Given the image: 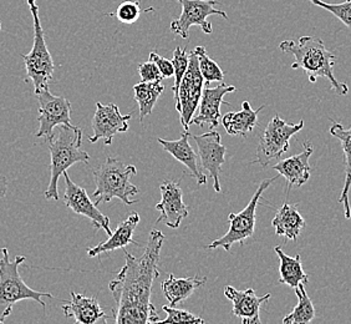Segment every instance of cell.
Listing matches in <instances>:
<instances>
[{
	"label": "cell",
	"instance_id": "7",
	"mask_svg": "<svg viewBox=\"0 0 351 324\" xmlns=\"http://www.w3.org/2000/svg\"><path fill=\"white\" fill-rule=\"evenodd\" d=\"M276 177L265 178L261 185L258 186L257 191L252 197L250 203L244 207L241 212L238 213H230L228 220H230V230L223 235L221 238L210 243L207 246V250H216V248H223L224 251H230L233 244H243L245 240L254 236V230H256V216H257V207L259 201L262 198L264 191L269 187L271 183L278 180Z\"/></svg>",
	"mask_w": 351,
	"mask_h": 324
},
{
	"label": "cell",
	"instance_id": "3",
	"mask_svg": "<svg viewBox=\"0 0 351 324\" xmlns=\"http://www.w3.org/2000/svg\"><path fill=\"white\" fill-rule=\"evenodd\" d=\"M47 146L50 150V183L44 196L47 200L58 201L59 189L58 183L61 175H64L73 165L77 162L88 163L90 155L82 149V128L74 125H60L58 126L56 134L51 139L47 140Z\"/></svg>",
	"mask_w": 351,
	"mask_h": 324
},
{
	"label": "cell",
	"instance_id": "10",
	"mask_svg": "<svg viewBox=\"0 0 351 324\" xmlns=\"http://www.w3.org/2000/svg\"><path fill=\"white\" fill-rule=\"evenodd\" d=\"M204 78L199 70L198 56L195 50L189 53V68L183 76L182 82L178 90V104L177 111L181 115V125L184 131H189L191 120L196 113L197 108L202 99Z\"/></svg>",
	"mask_w": 351,
	"mask_h": 324
},
{
	"label": "cell",
	"instance_id": "9",
	"mask_svg": "<svg viewBox=\"0 0 351 324\" xmlns=\"http://www.w3.org/2000/svg\"><path fill=\"white\" fill-rule=\"evenodd\" d=\"M182 5V13L180 18L171 23V32L180 35L182 39L189 36V29L199 27L203 33L212 34L213 27L207 18L210 15H219L223 19H228V15L221 9H217L218 1L216 0H178Z\"/></svg>",
	"mask_w": 351,
	"mask_h": 324
},
{
	"label": "cell",
	"instance_id": "33",
	"mask_svg": "<svg viewBox=\"0 0 351 324\" xmlns=\"http://www.w3.org/2000/svg\"><path fill=\"white\" fill-rule=\"evenodd\" d=\"M162 310L167 313V317L160 319L158 323H204L202 318L197 317L191 312L177 310L172 305H163Z\"/></svg>",
	"mask_w": 351,
	"mask_h": 324
},
{
	"label": "cell",
	"instance_id": "32",
	"mask_svg": "<svg viewBox=\"0 0 351 324\" xmlns=\"http://www.w3.org/2000/svg\"><path fill=\"white\" fill-rule=\"evenodd\" d=\"M309 1L317 7L328 10L334 16H337L344 25L351 27V0H345L344 3H340V4H328L323 0H309Z\"/></svg>",
	"mask_w": 351,
	"mask_h": 324
},
{
	"label": "cell",
	"instance_id": "4",
	"mask_svg": "<svg viewBox=\"0 0 351 324\" xmlns=\"http://www.w3.org/2000/svg\"><path fill=\"white\" fill-rule=\"evenodd\" d=\"M0 324L4 323L12 314L14 304L32 299L45 310L47 304L43 298H54L51 293L33 290L21 277L19 267L27 261L24 256H16L13 261L9 257L8 248H0Z\"/></svg>",
	"mask_w": 351,
	"mask_h": 324
},
{
	"label": "cell",
	"instance_id": "5",
	"mask_svg": "<svg viewBox=\"0 0 351 324\" xmlns=\"http://www.w3.org/2000/svg\"><path fill=\"white\" fill-rule=\"evenodd\" d=\"M136 174L137 169L134 165H126L108 156L105 163L94 169L95 205L110 202L112 198H119L128 206L137 202V200H131V196L137 195L140 189L130 181Z\"/></svg>",
	"mask_w": 351,
	"mask_h": 324
},
{
	"label": "cell",
	"instance_id": "30",
	"mask_svg": "<svg viewBox=\"0 0 351 324\" xmlns=\"http://www.w3.org/2000/svg\"><path fill=\"white\" fill-rule=\"evenodd\" d=\"M172 62H173V67H175V84L172 86V91H173V97H175V105L177 106L180 85H181L183 76H184L187 68H189V54L187 53V50L180 47H176Z\"/></svg>",
	"mask_w": 351,
	"mask_h": 324
},
{
	"label": "cell",
	"instance_id": "13",
	"mask_svg": "<svg viewBox=\"0 0 351 324\" xmlns=\"http://www.w3.org/2000/svg\"><path fill=\"white\" fill-rule=\"evenodd\" d=\"M65 178V194H64V202L66 207L73 209L76 215L88 217L94 226L95 230H104L106 235H112L110 227V220L105 216L97 206L88 197L86 189L76 185L68 175V171L64 174Z\"/></svg>",
	"mask_w": 351,
	"mask_h": 324
},
{
	"label": "cell",
	"instance_id": "22",
	"mask_svg": "<svg viewBox=\"0 0 351 324\" xmlns=\"http://www.w3.org/2000/svg\"><path fill=\"white\" fill-rule=\"evenodd\" d=\"M264 108L265 105H262L254 111L250 108V102H243L241 111L238 113L230 111L223 116V128L228 132V135L247 137V135L253 131V128L257 126L258 114Z\"/></svg>",
	"mask_w": 351,
	"mask_h": 324
},
{
	"label": "cell",
	"instance_id": "18",
	"mask_svg": "<svg viewBox=\"0 0 351 324\" xmlns=\"http://www.w3.org/2000/svg\"><path fill=\"white\" fill-rule=\"evenodd\" d=\"M304 150L298 154L285 159L283 161L278 162L273 166V169L279 172V175L283 176L288 183L289 189L291 187H300L311 178V165L309 159L314 152L311 141L304 142Z\"/></svg>",
	"mask_w": 351,
	"mask_h": 324
},
{
	"label": "cell",
	"instance_id": "28",
	"mask_svg": "<svg viewBox=\"0 0 351 324\" xmlns=\"http://www.w3.org/2000/svg\"><path fill=\"white\" fill-rule=\"evenodd\" d=\"M295 290L298 297L297 307L284 318V324H305L311 323L315 318V308L311 298L305 290V284H299Z\"/></svg>",
	"mask_w": 351,
	"mask_h": 324
},
{
	"label": "cell",
	"instance_id": "17",
	"mask_svg": "<svg viewBox=\"0 0 351 324\" xmlns=\"http://www.w3.org/2000/svg\"><path fill=\"white\" fill-rule=\"evenodd\" d=\"M224 296L233 303L232 314L241 319L243 324H261L259 312L262 304L269 301L271 294L267 293L265 296L258 297L254 290L248 288L245 290H236L232 286L224 288Z\"/></svg>",
	"mask_w": 351,
	"mask_h": 324
},
{
	"label": "cell",
	"instance_id": "24",
	"mask_svg": "<svg viewBox=\"0 0 351 324\" xmlns=\"http://www.w3.org/2000/svg\"><path fill=\"white\" fill-rule=\"evenodd\" d=\"M278 236H283L291 241H297L300 232L305 227V220L299 213L297 206L284 203L278 209L277 215L271 221Z\"/></svg>",
	"mask_w": 351,
	"mask_h": 324
},
{
	"label": "cell",
	"instance_id": "6",
	"mask_svg": "<svg viewBox=\"0 0 351 324\" xmlns=\"http://www.w3.org/2000/svg\"><path fill=\"white\" fill-rule=\"evenodd\" d=\"M27 5L30 9V13L33 15L34 41H33L32 51L29 54L21 55V58L25 62L27 78L34 85L35 94H38L44 89H49V82L53 80L55 65L53 56L47 47L36 0H27Z\"/></svg>",
	"mask_w": 351,
	"mask_h": 324
},
{
	"label": "cell",
	"instance_id": "36",
	"mask_svg": "<svg viewBox=\"0 0 351 324\" xmlns=\"http://www.w3.org/2000/svg\"><path fill=\"white\" fill-rule=\"evenodd\" d=\"M8 192V180L4 175H0V201L5 198Z\"/></svg>",
	"mask_w": 351,
	"mask_h": 324
},
{
	"label": "cell",
	"instance_id": "35",
	"mask_svg": "<svg viewBox=\"0 0 351 324\" xmlns=\"http://www.w3.org/2000/svg\"><path fill=\"white\" fill-rule=\"evenodd\" d=\"M149 60L155 62L157 68L160 69L163 78L169 79V78L175 76V67H173L172 61L166 59V58H162L161 55L157 54L155 51L149 53Z\"/></svg>",
	"mask_w": 351,
	"mask_h": 324
},
{
	"label": "cell",
	"instance_id": "26",
	"mask_svg": "<svg viewBox=\"0 0 351 324\" xmlns=\"http://www.w3.org/2000/svg\"><path fill=\"white\" fill-rule=\"evenodd\" d=\"M274 252L280 259L279 284H287L291 288H297L299 284H308L309 278L303 270L300 255L295 257L288 256L279 246L274 248Z\"/></svg>",
	"mask_w": 351,
	"mask_h": 324
},
{
	"label": "cell",
	"instance_id": "1",
	"mask_svg": "<svg viewBox=\"0 0 351 324\" xmlns=\"http://www.w3.org/2000/svg\"><path fill=\"white\" fill-rule=\"evenodd\" d=\"M165 240L162 231L152 230L141 257H134L125 250L126 264L108 284L115 301L112 316L108 318H112L116 323L160 322L158 312L151 302V292L156 278L160 276L158 264Z\"/></svg>",
	"mask_w": 351,
	"mask_h": 324
},
{
	"label": "cell",
	"instance_id": "25",
	"mask_svg": "<svg viewBox=\"0 0 351 324\" xmlns=\"http://www.w3.org/2000/svg\"><path fill=\"white\" fill-rule=\"evenodd\" d=\"M207 284V277H187L176 278L173 275H169V279H166L161 284V290L166 299L169 301L172 307L182 302L184 299L191 297L192 293Z\"/></svg>",
	"mask_w": 351,
	"mask_h": 324
},
{
	"label": "cell",
	"instance_id": "16",
	"mask_svg": "<svg viewBox=\"0 0 351 324\" xmlns=\"http://www.w3.org/2000/svg\"><path fill=\"white\" fill-rule=\"evenodd\" d=\"M237 91L236 86L221 84L216 88L203 89L202 99L199 102L198 115L193 116L191 125H198L204 128L206 125L213 130L218 128L221 120V105H230V102H224V95Z\"/></svg>",
	"mask_w": 351,
	"mask_h": 324
},
{
	"label": "cell",
	"instance_id": "23",
	"mask_svg": "<svg viewBox=\"0 0 351 324\" xmlns=\"http://www.w3.org/2000/svg\"><path fill=\"white\" fill-rule=\"evenodd\" d=\"M330 134L341 141V148L344 151L345 157V183L341 195L338 198L339 203L344 206L345 218L350 220L351 207L349 201V192L351 187V126L349 128H343L341 124L332 122Z\"/></svg>",
	"mask_w": 351,
	"mask_h": 324
},
{
	"label": "cell",
	"instance_id": "14",
	"mask_svg": "<svg viewBox=\"0 0 351 324\" xmlns=\"http://www.w3.org/2000/svg\"><path fill=\"white\" fill-rule=\"evenodd\" d=\"M196 141L198 154L202 163V169L206 170L215 181V191L221 192L219 175L222 172V166L226 163L227 148L222 145L221 135L217 131H210L203 135H193Z\"/></svg>",
	"mask_w": 351,
	"mask_h": 324
},
{
	"label": "cell",
	"instance_id": "19",
	"mask_svg": "<svg viewBox=\"0 0 351 324\" xmlns=\"http://www.w3.org/2000/svg\"><path fill=\"white\" fill-rule=\"evenodd\" d=\"M189 137L191 135L189 131H183L181 137L175 141H169L163 139H157V141L166 152H169V155L175 157L177 161L183 163L191 171V175L196 178L197 183L199 186H203V185H207V176L203 174V170L199 169L198 166L196 152L189 143Z\"/></svg>",
	"mask_w": 351,
	"mask_h": 324
},
{
	"label": "cell",
	"instance_id": "37",
	"mask_svg": "<svg viewBox=\"0 0 351 324\" xmlns=\"http://www.w3.org/2000/svg\"><path fill=\"white\" fill-rule=\"evenodd\" d=\"M0 32H1V23H0Z\"/></svg>",
	"mask_w": 351,
	"mask_h": 324
},
{
	"label": "cell",
	"instance_id": "27",
	"mask_svg": "<svg viewBox=\"0 0 351 324\" xmlns=\"http://www.w3.org/2000/svg\"><path fill=\"white\" fill-rule=\"evenodd\" d=\"M163 90L165 86L162 85V81H155V82L141 81L134 86L135 100L140 108V121H143L146 116L152 114L156 102L160 99Z\"/></svg>",
	"mask_w": 351,
	"mask_h": 324
},
{
	"label": "cell",
	"instance_id": "12",
	"mask_svg": "<svg viewBox=\"0 0 351 324\" xmlns=\"http://www.w3.org/2000/svg\"><path fill=\"white\" fill-rule=\"evenodd\" d=\"M132 117V113L129 115H122L120 108L115 104L104 105L102 102H96L95 113L91 126L94 134L88 137L91 143L104 140L105 145H112V140L117 134L126 132L129 130V121Z\"/></svg>",
	"mask_w": 351,
	"mask_h": 324
},
{
	"label": "cell",
	"instance_id": "11",
	"mask_svg": "<svg viewBox=\"0 0 351 324\" xmlns=\"http://www.w3.org/2000/svg\"><path fill=\"white\" fill-rule=\"evenodd\" d=\"M36 99L39 102V130L36 137H44L49 140L54 136L55 128L60 125L70 126L71 124V104L64 96H55L49 89L38 93Z\"/></svg>",
	"mask_w": 351,
	"mask_h": 324
},
{
	"label": "cell",
	"instance_id": "20",
	"mask_svg": "<svg viewBox=\"0 0 351 324\" xmlns=\"http://www.w3.org/2000/svg\"><path fill=\"white\" fill-rule=\"evenodd\" d=\"M70 296V302H64L65 304L61 307L65 317L74 318L75 322L80 324H94L101 318L108 319L97 297H88L75 292H71Z\"/></svg>",
	"mask_w": 351,
	"mask_h": 324
},
{
	"label": "cell",
	"instance_id": "2",
	"mask_svg": "<svg viewBox=\"0 0 351 324\" xmlns=\"http://www.w3.org/2000/svg\"><path fill=\"white\" fill-rule=\"evenodd\" d=\"M279 49L291 54L295 58L291 69H302L308 75L311 82H315L319 78H325L330 81L331 89L338 95L349 93V86L345 82L335 79L334 67L337 58L335 55L328 50L322 39L317 36L305 35L298 41L284 40L280 43Z\"/></svg>",
	"mask_w": 351,
	"mask_h": 324
},
{
	"label": "cell",
	"instance_id": "31",
	"mask_svg": "<svg viewBox=\"0 0 351 324\" xmlns=\"http://www.w3.org/2000/svg\"><path fill=\"white\" fill-rule=\"evenodd\" d=\"M141 12L138 0H126L119 5L115 13L110 14V15H114L116 19L122 24L131 25L140 19Z\"/></svg>",
	"mask_w": 351,
	"mask_h": 324
},
{
	"label": "cell",
	"instance_id": "34",
	"mask_svg": "<svg viewBox=\"0 0 351 324\" xmlns=\"http://www.w3.org/2000/svg\"><path fill=\"white\" fill-rule=\"evenodd\" d=\"M138 74L141 76V81L145 82H155L165 79L155 62L149 60L138 65Z\"/></svg>",
	"mask_w": 351,
	"mask_h": 324
},
{
	"label": "cell",
	"instance_id": "8",
	"mask_svg": "<svg viewBox=\"0 0 351 324\" xmlns=\"http://www.w3.org/2000/svg\"><path fill=\"white\" fill-rule=\"evenodd\" d=\"M304 128V121L298 124H288L276 115L267 125L263 134L259 139L256 159L250 165L259 163L262 167H267L270 162L285 154L291 148V139Z\"/></svg>",
	"mask_w": 351,
	"mask_h": 324
},
{
	"label": "cell",
	"instance_id": "15",
	"mask_svg": "<svg viewBox=\"0 0 351 324\" xmlns=\"http://www.w3.org/2000/svg\"><path fill=\"white\" fill-rule=\"evenodd\" d=\"M161 201L156 205L160 211V217L156 223L163 222L167 227L176 230L180 227L183 220L189 216V207L183 202V191L181 183L163 181L160 186Z\"/></svg>",
	"mask_w": 351,
	"mask_h": 324
},
{
	"label": "cell",
	"instance_id": "29",
	"mask_svg": "<svg viewBox=\"0 0 351 324\" xmlns=\"http://www.w3.org/2000/svg\"><path fill=\"white\" fill-rule=\"evenodd\" d=\"M193 50L198 56L199 70L204 78L206 85H210L212 81H223L224 73H223L222 69L219 68V65L217 64L216 61L210 59L206 47L199 45V47H195Z\"/></svg>",
	"mask_w": 351,
	"mask_h": 324
},
{
	"label": "cell",
	"instance_id": "21",
	"mask_svg": "<svg viewBox=\"0 0 351 324\" xmlns=\"http://www.w3.org/2000/svg\"><path fill=\"white\" fill-rule=\"evenodd\" d=\"M138 223H140V215L137 212H131V215L125 221L117 224V229L115 232H112V235H110L108 241L99 243L96 244V247L88 251V256L96 257L104 253H110L112 251L125 248L128 244L140 246L132 238Z\"/></svg>",
	"mask_w": 351,
	"mask_h": 324
}]
</instances>
